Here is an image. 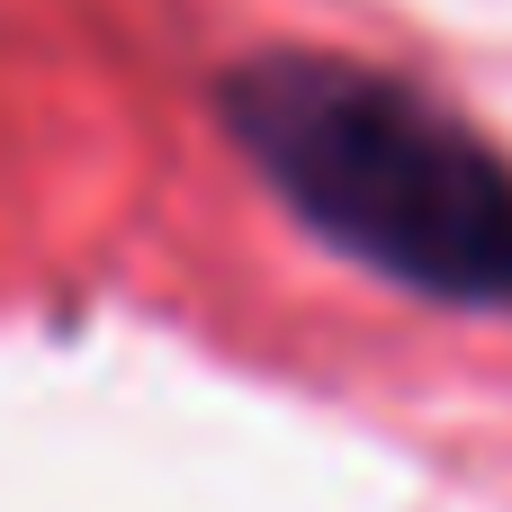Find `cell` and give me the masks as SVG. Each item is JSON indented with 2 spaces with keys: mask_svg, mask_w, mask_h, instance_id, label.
Segmentation results:
<instances>
[{
  "mask_svg": "<svg viewBox=\"0 0 512 512\" xmlns=\"http://www.w3.org/2000/svg\"><path fill=\"white\" fill-rule=\"evenodd\" d=\"M216 117L270 198L342 261L441 306H512V162L432 90L360 54H243Z\"/></svg>",
  "mask_w": 512,
  "mask_h": 512,
  "instance_id": "1",
  "label": "cell"
}]
</instances>
